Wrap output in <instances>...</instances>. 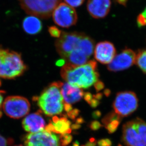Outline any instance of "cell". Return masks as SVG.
<instances>
[{"label": "cell", "instance_id": "1", "mask_svg": "<svg viewBox=\"0 0 146 146\" xmlns=\"http://www.w3.org/2000/svg\"><path fill=\"white\" fill-rule=\"evenodd\" d=\"M55 46L57 52L64 60L77 66L86 64L95 48L92 39L78 32H62Z\"/></svg>", "mask_w": 146, "mask_h": 146}, {"label": "cell", "instance_id": "2", "mask_svg": "<svg viewBox=\"0 0 146 146\" xmlns=\"http://www.w3.org/2000/svg\"><path fill=\"white\" fill-rule=\"evenodd\" d=\"M62 79L71 85L80 88H88L98 80L97 64L93 60L81 65L67 64L61 69Z\"/></svg>", "mask_w": 146, "mask_h": 146}, {"label": "cell", "instance_id": "3", "mask_svg": "<svg viewBox=\"0 0 146 146\" xmlns=\"http://www.w3.org/2000/svg\"><path fill=\"white\" fill-rule=\"evenodd\" d=\"M62 84L61 82L52 83L37 98V105L46 115L54 116L64 110V103L61 93Z\"/></svg>", "mask_w": 146, "mask_h": 146}, {"label": "cell", "instance_id": "4", "mask_svg": "<svg viewBox=\"0 0 146 146\" xmlns=\"http://www.w3.org/2000/svg\"><path fill=\"white\" fill-rule=\"evenodd\" d=\"M27 68L21 54L0 47V78L14 79L23 74Z\"/></svg>", "mask_w": 146, "mask_h": 146}, {"label": "cell", "instance_id": "5", "mask_svg": "<svg viewBox=\"0 0 146 146\" xmlns=\"http://www.w3.org/2000/svg\"><path fill=\"white\" fill-rule=\"evenodd\" d=\"M123 141L127 146H146V123L139 118L123 127Z\"/></svg>", "mask_w": 146, "mask_h": 146}, {"label": "cell", "instance_id": "6", "mask_svg": "<svg viewBox=\"0 0 146 146\" xmlns=\"http://www.w3.org/2000/svg\"><path fill=\"white\" fill-rule=\"evenodd\" d=\"M22 8L28 14L47 19L52 15L62 0H19Z\"/></svg>", "mask_w": 146, "mask_h": 146}, {"label": "cell", "instance_id": "7", "mask_svg": "<svg viewBox=\"0 0 146 146\" xmlns=\"http://www.w3.org/2000/svg\"><path fill=\"white\" fill-rule=\"evenodd\" d=\"M2 106L5 114L14 119L21 118L27 115L31 108V104L28 99L21 96L7 97Z\"/></svg>", "mask_w": 146, "mask_h": 146}, {"label": "cell", "instance_id": "8", "mask_svg": "<svg viewBox=\"0 0 146 146\" xmlns=\"http://www.w3.org/2000/svg\"><path fill=\"white\" fill-rule=\"evenodd\" d=\"M138 106V98L132 91L117 93L113 104L114 112L121 117L129 115L137 109Z\"/></svg>", "mask_w": 146, "mask_h": 146}, {"label": "cell", "instance_id": "9", "mask_svg": "<svg viewBox=\"0 0 146 146\" xmlns=\"http://www.w3.org/2000/svg\"><path fill=\"white\" fill-rule=\"evenodd\" d=\"M25 146H62L60 136L44 130L28 134L24 139Z\"/></svg>", "mask_w": 146, "mask_h": 146}, {"label": "cell", "instance_id": "10", "mask_svg": "<svg viewBox=\"0 0 146 146\" xmlns=\"http://www.w3.org/2000/svg\"><path fill=\"white\" fill-rule=\"evenodd\" d=\"M52 15L55 23L62 28H69L77 22V15L74 9L65 3H60Z\"/></svg>", "mask_w": 146, "mask_h": 146}, {"label": "cell", "instance_id": "11", "mask_svg": "<svg viewBox=\"0 0 146 146\" xmlns=\"http://www.w3.org/2000/svg\"><path fill=\"white\" fill-rule=\"evenodd\" d=\"M136 54L132 50H124L115 56L112 62L108 64V69L114 72L125 70L136 63Z\"/></svg>", "mask_w": 146, "mask_h": 146}, {"label": "cell", "instance_id": "12", "mask_svg": "<svg viewBox=\"0 0 146 146\" xmlns=\"http://www.w3.org/2000/svg\"><path fill=\"white\" fill-rule=\"evenodd\" d=\"M94 56L98 62L102 64H109L115 56L116 50L110 42H101L94 48Z\"/></svg>", "mask_w": 146, "mask_h": 146}, {"label": "cell", "instance_id": "13", "mask_svg": "<svg viewBox=\"0 0 146 146\" xmlns=\"http://www.w3.org/2000/svg\"><path fill=\"white\" fill-rule=\"evenodd\" d=\"M111 5V0H88L87 10L93 18L101 19L108 15Z\"/></svg>", "mask_w": 146, "mask_h": 146}, {"label": "cell", "instance_id": "14", "mask_svg": "<svg viewBox=\"0 0 146 146\" xmlns=\"http://www.w3.org/2000/svg\"><path fill=\"white\" fill-rule=\"evenodd\" d=\"M24 129L30 133L39 132L44 130L46 123L41 113L38 112L29 114L22 123Z\"/></svg>", "mask_w": 146, "mask_h": 146}, {"label": "cell", "instance_id": "15", "mask_svg": "<svg viewBox=\"0 0 146 146\" xmlns=\"http://www.w3.org/2000/svg\"><path fill=\"white\" fill-rule=\"evenodd\" d=\"M61 93L64 103L70 105L78 102L84 96V92L81 88L71 85L67 82L62 83Z\"/></svg>", "mask_w": 146, "mask_h": 146}, {"label": "cell", "instance_id": "16", "mask_svg": "<svg viewBox=\"0 0 146 146\" xmlns=\"http://www.w3.org/2000/svg\"><path fill=\"white\" fill-rule=\"evenodd\" d=\"M44 129L60 135L69 134L72 131L71 123L66 117L58 118L56 116H54Z\"/></svg>", "mask_w": 146, "mask_h": 146}, {"label": "cell", "instance_id": "17", "mask_svg": "<svg viewBox=\"0 0 146 146\" xmlns=\"http://www.w3.org/2000/svg\"><path fill=\"white\" fill-rule=\"evenodd\" d=\"M22 26L26 33L30 35L37 34L42 29L41 21L37 17L33 15L25 18L23 21Z\"/></svg>", "mask_w": 146, "mask_h": 146}, {"label": "cell", "instance_id": "18", "mask_svg": "<svg viewBox=\"0 0 146 146\" xmlns=\"http://www.w3.org/2000/svg\"><path fill=\"white\" fill-rule=\"evenodd\" d=\"M136 64L146 73V49L139 50L136 55Z\"/></svg>", "mask_w": 146, "mask_h": 146}, {"label": "cell", "instance_id": "19", "mask_svg": "<svg viewBox=\"0 0 146 146\" xmlns=\"http://www.w3.org/2000/svg\"><path fill=\"white\" fill-rule=\"evenodd\" d=\"M121 117L116 114L115 113H110L103 119L102 123L106 126L108 123H109L111 121H113L114 120H121Z\"/></svg>", "mask_w": 146, "mask_h": 146}, {"label": "cell", "instance_id": "20", "mask_svg": "<svg viewBox=\"0 0 146 146\" xmlns=\"http://www.w3.org/2000/svg\"><path fill=\"white\" fill-rule=\"evenodd\" d=\"M120 123V120H114L113 121H111L109 123H108L105 126L106 129L108 131V132L110 133H112L116 131Z\"/></svg>", "mask_w": 146, "mask_h": 146}, {"label": "cell", "instance_id": "21", "mask_svg": "<svg viewBox=\"0 0 146 146\" xmlns=\"http://www.w3.org/2000/svg\"><path fill=\"white\" fill-rule=\"evenodd\" d=\"M137 23L139 27L145 26L146 25V7L145 10L138 16Z\"/></svg>", "mask_w": 146, "mask_h": 146}, {"label": "cell", "instance_id": "22", "mask_svg": "<svg viewBox=\"0 0 146 146\" xmlns=\"http://www.w3.org/2000/svg\"><path fill=\"white\" fill-rule=\"evenodd\" d=\"M60 136L62 146H66L68 145L69 143H70L72 139V135H70L69 134H64L60 135Z\"/></svg>", "mask_w": 146, "mask_h": 146}, {"label": "cell", "instance_id": "23", "mask_svg": "<svg viewBox=\"0 0 146 146\" xmlns=\"http://www.w3.org/2000/svg\"><path fill=\"white\" fill-rule=\"evenodd\" d=\"M48 31L52 37L59 38L61 36L62 32L58 28L55 26H51L49 28Z\"/></svg>", "mask_w": 146, "mask_h": 146}, {"label": "cell", "instance_id": "24", "mask_svg": "<svg viewBox=\"0 0 146 146\" xmlns=\"http://www.w3.org/2000/svg\"><path fill=\"white\" fill-rule=\"evenodd\" d=\"M66 4L72 7L80 6L84 3V0H64Z\"/></svg>", "mask_w": 146, "mask_h": 146}, {"label": "cell", "instance_id": "25", "mask_svg": "<svg viewBox=\"0 0 146 146\" xmlns=\"http://www.w3.org/2000/svg\"><path fill=\"white\" fill-rule=\"evenodd\" d=\"M102 127V125L100 123L97 121H92L90 124V128L91 130L93 131H97Z\"/></svg>", "mask_w": 146, "mask_h": 146}, {"label": "cell", "instance_id": "26", "mask_svg": "<svg viewBox=\"0 0 146 146\" xmlns=\"http://www.w3.org/2000/svg\"><path fill=\"white\" fill-rule=\"evenodd\" d=\"M98 146H111L112 145V142L108 139H100L98 141Z\"/></svg>", "mask_w": 146, "mask_h": 146}, {"label": "cell", "instance_id": "27", "mask_svg": "<svg viewBox=\"0 0 146 146\" xmlns=\"http://www.w3.org/2000/svg\"><path fill=\"white\" fill-rule=\"evenodd\" d=\"M80 111L77 109H72L70 112L68 113V116L72 119H74L79 115Z\"/></svg>", "mask_w": 146, "mask_h": 146}, {"label": "cell", "instance_id": "28", "mask_svg": "<svg viewBox=\"0 0 146 146\" xmlns=\"http://www.w3.org/2000/svg\"><path fill=\"white\" fill-rule=\"evenodd\" d=\"M94 86H95V88L97 91H100L104 88L103 83L101 81H99V80H98L97 82L94 84Z\"/></svg>", "mask_w": 146, "mask_h": 146}, {"label": "cell", "instance_id": "29", "mask_svg": "<svg viewBox=\"0 0 146 146\" xmlns=\"http://www.w3.org/2000/svg\"><path fill=\"white\" fill-rule=\"evenodd\" d=\"M89 104L93 108H95L99 105V101L98 100V99H96V98H94L92 99L91 101L90 102Z\"/></svg>", "mask_w": 146, "mask_h": 146}, {"label": "cell", "instance_id": "30", "mask_svg": "<svg viewBox=\"0 0 146 146\" xmlns=\"http://www.w3.org/2000/svg\"><path fill=\"white\" fill-rule=\"evenodd\" d=\"M84 98L85 100L86 101V102H88L89 104L92 99V96L90 93L87 92L85 94H84Z\"/></svg>", "mask_w": 146, "mask_h": 146}, {"label": "cell", "instance_id": "31", "mask_svg": "<svg viewBox=\"0 0 146 146\" xmlns=\"http://www.w3.org/2000/svg\"><path fill=\"white\" fill-rule=\"evenodd\" d=\"M7 141L6 139L0 135V146H7Z\"/></svg>", "mask_w": 146, "mask_h": 146}, {"label": "cell", "instance_id": "32", "mask_svg": "<svg viewBox=\"0 0 146 146\" xmlns=\"http://www.w3.org/2000/svg\"><path fill=\"white\" fill-rule=\"evenodd\" d=\"M64 109L66 111V112L69 113V112H70V111L72 110V106L70 104L64 103Z\"/></svg>", "mask_w": 146, "mask_h": 146}, {"label": "cell", "instance_id": "33", "mask_svg": "<svg viewBox=\"0 0 146 146\" xmlns=\"http://www.w3.org/2000/svg\"><path fill=\"white\" fill-rule=\"evenodd\" d=\"M3 91H0V117L1 116V106L3 105Z\"/></svg>", "mask_w": 146, "mask_h": 146}, {"label": "cell", "instance_id": "34", "mask_svg": "<svg viewBox=\"0 0 146 146\" xmlns=\"http://www.w3.org/2000/svg\"><path fill=\"white\" fill-rule=\"evenodd\" d=\"M101 115V113L99 111H96L95 112H93L92 114L93 117L95 119L99 118L100 117Z\"/></svg>", "mask_w": 146, "mask_h": 146}, {"label": "cell", "instance_id": "35", "mask_svg": "<svg viewBox=\"0 0 146 146\" xmlns=\"http://www.w3.org/2000/svg\"><path fill=\"white\" fill-rule=\"evenodd\" d=\"M96 142H95V139H91L90 140V142L87 143L85 146H96Z\"/></svg>", "mask_w": 146, "mask_h": 146}, {"label": "cell", "instance_id": "36", "mask_svg": "<svg viewBox=\"0 0 146 146\" xmlns=\"http://www.w3.org/2000/svg\"><path fill=\"white\" fill-rule=\"evenodd\" d=\"M80 124H74L72 125L71 126V128L73 129H78L80 128Z\"/></svg>", "mask_w": 146, "mask_h": 146}, {"label": "cell", "instance_id": "37", "mask_svg": "<svg viewBox=\"0 0 146 146\" xmlns=\"http://www.w3.org/2000/svg\"><path fill=\"white\" fill-rule=\"evenodd\" d=\"M93 97L95 98L96 99H98V100L99 99H101L102 98V94L101 93H98L96 95L93 96Z\"/></svg>", "mask_w": 146, "mask_h": 146}, {"label": "cell", "instance_id": "38", "mask_svg": "<svg viewBox=\"0 0 146 146\" xmlns=\"http://www.w3.org/2000/svg\"><path fill=\"white\" fill-rule=\"evenodd\" d=\"M83 122H84V120H83L82 118H81V117L78 118L77 120H76V123H78V124H81V123H82Z\"/></svg>", "mask_w": 146, "mask_h": 146}, {"label": "cell", "instance_id": "39", "mask_svg": "<svg viewBox=\"0 0 146 146\" xmlns=\"http://www.w3.org/2000/svg\"><path fill=\"white\" fill-rule=\"evenodd\" d=\"M110 90H106L105 91H104V93H105V95L106 96V97H108L110 94Z\"/></svg>", "mask_w": 146, "mask_h": 146}, {"label": "cell", "instance_id": "40", "mask_svg": "<svg viewBox=\"0 0 146 146\" xmlns=\"http://www.w3.org/2000/svg\"><path fill=\"white\" fill-rule=\"evenodd\" d=\"M120 4H123V5L126 4L127 0H116Z\"/></svg>", "mask_w": 146, "mask_h": 146}, {"label": "cell", "instance_id": "41", "mask_svg": "<svg viewBox=\"0 0 146 146\" xmlns=\"http://www.w3.org/2000/svg\"><path fill=\"white\" fill-rule=\"evenodd\" d=\"M72 146H79V142H77V141H76V142H75V143H73Z\"/></svg>", "mask_w": 146, "mask_h": 146}, {"label": "cell", "instance_id": "42", "mask_svg": "<svg viewBox=\"0 0 146 146\" xmlns=\"http://www.w3.org/2000/svg\"><path fill=\"white\" fill-rule=\"evenodd\" d=\"M23 146V145H16V146Z\"/></svg>", "mask_w": 146, "mask_h": 146}, {"label": "cell", "instance_id": "43", "mask_svg": "<svg viewBox=\"0 0 146 146\" xmlns=\"http://www.w3.org/2000/svg\"><path fill=\"white\" fill-rule=\"evenodd\" d=\"M118 146H122L121 145H120V144H119V145H118Z\"/></svg>", "mask_w": 146, "mask_h": 146}, {"label": "cell", "instance_id": "44", "mask_svg": "<svg viewBox=\"0 0 146 146\" xmlns=\"http://www.w3.org/2000/svg\"><path fill=\"white\" fill-rule=\"evenodd\" d=\"M1 81H0V85H1Z\"/></svg>", "mask_w": 146, "mask_h": 146}]
</instances>
